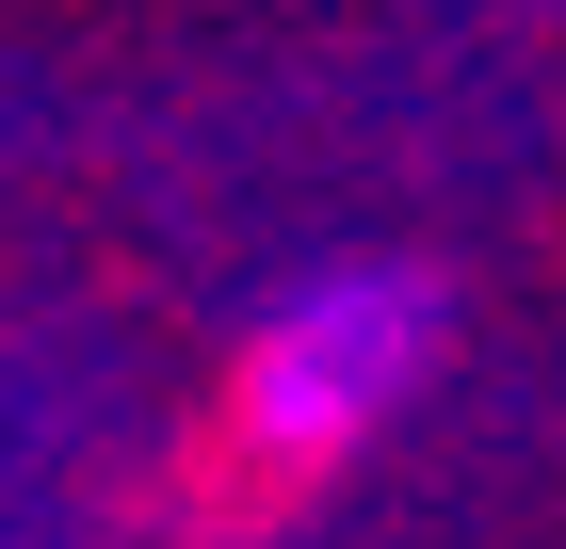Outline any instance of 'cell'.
<instances>
[{"label": "cell", "instance_id": "6da1fadb", "mask_svg": "<svg viewBox=\"0 0 566 549\" xmlns=\"http://www.w3.org/2000/svg\"><path fill=\"white\" fill-rule=\"evenodd\" d=\"M421 372H437V275H405V258H340V275H307V292L243 339L227 421L260 436L275 468H324V453H356V436L389 421Z\"/></svg>", "mask_w": 566, "mask_h": 549}]
</instances>
